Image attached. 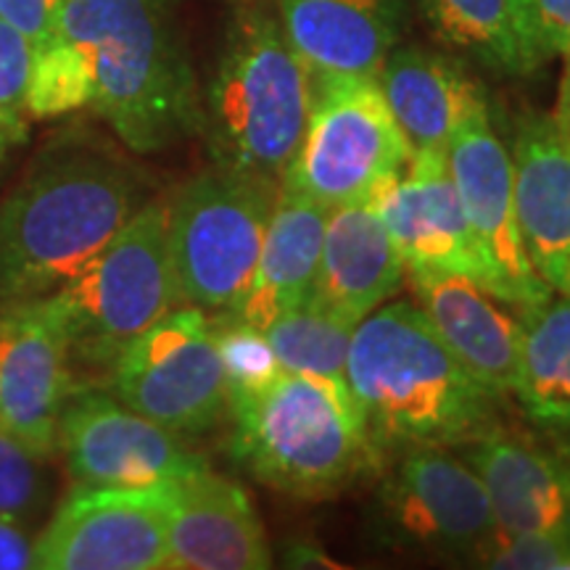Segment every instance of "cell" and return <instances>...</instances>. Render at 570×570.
I'll list each match as a JSON object with an SVG mask.
<instances>
[{
  "mask_svg": "<svg viewBox=\"0 0 570 570\" xmlns=\"http://www.w3.org/2000/svg\"><path fill=\"white\" fill-rule=\"evenodd\" d=\"M32 117L92 109L135 154L202 132V92L177 27V0H67L32 51Z\"/></svg>",
  "mask_w": 570,
  "mask_h": 570,
  "instance_id": "obj_1",
  "label": "cell"
},
{
  "mask_svg": "<svg viewBox=\"0 0 570 570\" xmlns=\"http://www.w3.org/2000/svg\"><path fill=\"white\" fill-rule=\"evenodd\" d=\"M148 177L104 142L53 138L0 202V298L59 288L148 204Z\"/></svg>",
  "mask_w": 570,
  "mask_h": 570,
  "instance_id": "obj_2",
  "label": "cell"
},
{
  "mask_svg": "<svg viewBox=\"0 0 570 570\" xmlns=\"http://www.w3.org/2000/svg\"><path fill=\"white\" fill-rule=\"evenodd\" d=\"M346 381L375 465L404 449H460L499 428V396L454 360L415 304L377 306L356 323Z\"/></svg>",
  "mask_w": 570,
  "mask_h": 570,
  "instance_id": "obj_3",
  "label": "cell"
},
{
  "mask_svg": "<svg viewBox=\"0 0 570 570\" xmlns=\"http://www.w3.org/2000/svg\"><path fill=\"white\" fill-rule=\"evenodd\" d=\"M315 77L277 13L246 6L227 27L202 96V135L217 167L283 180L309 122Z\"/></svg>",
  "mask_w": 570,
  "mask_h": 570,
  "instance_id": "obj_4",
  "label": "cell"
},
{
  "mask_svg": "<svg viewBox=\"0 0 570 570\" xmlns=\"http://www.w3.org/2000/svg\"><path fill=\"white\" fill-rule=\"evenodd\" d=\"M230 452L256 481L298 499H325L375 468L360 420L309 377L283 373L227 399Z\"/></svg>",
  "mask_w": 570,
  "mask_h": 570,
  "instance_id": "obj_5",
  "label": "cell"
},
{
  "mask_svg": "<svg viewBox=\"0 0 570 570\" xmlns=\"http://www.w3.org/2000/svg\"><path fill=\"white\" fill-rule=\"evenodd\" d=\"M69 354L106 365L167 312L183 306L167 235V204L148 202L51 294Z\"/></svg>",
  "mask_w": 570,
  "mask_h": 570,
  "instance_id": "obj_6",
  "label": "cell"
},
{
  "mask_svg": "<svg viewBox=\"0 0 570 570\" xmlns=\"http://www.w3.org/2000/svg\"><path fill=\"white\" fill-rule=\"evenodd\" d=\"M281 180L217 167L167 204V235L183 304L235 315L252 288Z\"/></svg>",
  "mask_w": 570,
  "mask_h": 570,
  "instance_id": "obj_7",
  "label": "cell"
},
{
  "mask_svg": "<svg viewBox=\"0 0 570 570\" xmlns=\"http://www.w3.org/2000/svg\"><path fill=\"white\" fill-rule=\"evenodd\" d=\"M410 156L377 77H323L315 80L309 122L281 188L336 209L367 202Z\"/></svg>",
  "mask_w": 570,
  "mask_h": 570,
  "instance_id": "obj_8",
  "label": "cell"
},
{
  "mask_svg": "<svg viewBox=\"0 0 570 570\" xmlns=\"http://www.w3.org/2000/svg\"><path fill=\"white\" fill-rule=\"evenodd\" d=\"M111 396L177 436H196L227 415V383L212 317L177 306L111 362Z\"/></svg>",
  "mask_w": 570,
  "mask_h": 570,
  "instance_id": "obj_9",
  "label": "cell"
},
{
  "mask_svg": "<svg viewBox=\"0 0 570 570\" xmlns=\"http://www.w3.org/2000/svg\"><path fill=\"white\" fill-rule=\"evenodd\" d=\"M370 518L381 544L468 562L497 533L481 479L446 446L394 454Z\"/></svg>",
  "mask_w": 570,
  "mask_h": 570,
  "instance_id": "obj_10",
  "label": "cell"
},
{
  "mask_svg": "<svg viewBox=\"0 0 570 570\" xmlns=\"http://www.w3.org/2000/svg\"><path fill=\"white\" fill-rule=\"evenodd\" d=\"M167 483L85 487L77 483L32 541L42 570L167 568Z\"/></svg>",
  "mask_w": 570,
  "mask_h": 570,
  "instance_id": "obj_11",
  "label": "cell"
},
{
  "mask_svg": "<svg viewBox=\"0 0 570 570\" xmlns=\"http://www.w3.org/2000/svg\"><path fill=\"white\" fill-rule=\"evenodd\" d=\"M446 164L462 212L491 277V294L504 304L539 306L554 296L531 267L515 214L512 156L489 114L462 125L446 146Z\"/></svg>",
  "mask_w": 570,
  "mask_h": 570,
  "instance_id": "obj_12",
  "label": "cell"
},
{
  "mask_svg": "<svg viewBox=\"0 0 570 570\" xmlns=\"http://www.w3.org/2000/svg\"><path fill=\"white\" fill-rule=\"evenodd\" d=\"M59 452L85 487H156L206 468L183 436L109 394H71L59 423Z\"/></svg>",
  "mask_w": 570,
  "mask_h": 570,
  "instance_id": "obj_13",
  "label": "cell"
},
{
  "mask_svg": "<svg viewBox=\"0 0 570 570\" xmlns=\"http://www.w3.org/2000/svg\"><path fill=\"white\" fill-rule=\"evenodd\" d=\"M407 269L465 275L491 294V277L449 175L446 151H412L410 161L370 196Z\"/></svg>",
  "mask_w": 570,
  "mask_h": 570,
  "instance_id": "obj_14",
  "label": "cell"
},
{
  "mask_svg": "<svg viewBox=\"0 0 570 570\" xmlns=\"http://www.w3.org/2000/svg\"><path fill=\"white\" fill-rule=\"evenodd\" d=\"M69 344L42 298L0 312V425L42 460L59 452L69 383Z\"/></svg>",
  "mask_w": 570,
  "mask_h": 570,
  "instance_id": "obj_15",
  "label": "cell"
},
{
  "mask_svg": "<svg viewBox=\"0 0 570 570\" xmlns=\"http://www.w3.org/2000/svg\"><path fill=\"white\" fill-rule=\"evenodd\" d=\"M515 214L531 267L554 296H570V125L531 114L512 146Z\"/></svg>",
  "mask_w": 570,
  "mask_h": 570,
  "instance_id": "obj_16",
  "label": "cell"
},
{
  "mask_svg": "<svg viewBox=\"0 0 570 570\" xmlns=\"http://www.w3.org/2000/svg\"><path fill=\"white\" fill-rule=\"evenodd\" d=\"M167 568L265 570L273 550L252 499L209 468L169 481Z\"/></svg>",
  "mask_w": 570,
  "mask_h": 570,
  "instance_id": "obj_17",
  "label": "cell"
},
{
  "mask_svg": "<svg viewBox=\"0 0 570 570\" xmlns=\"http://www.w3.org/2000/svg\"><path fill=\"white\" fill-rule=\"evenodd\" d=\"M417 306L454 360L499 399L512 396L523 320L508 304L465 275L444 269H407Z\"/></svg>",
  "mask_w": 570,
  "mask_h": 570,
  "instance_id": "obj_18",
  "label": "cell"
},
{
  "mask_svg": "<svg viewBox=\"0 0 570 570\" xmlns=\"http://www.w3.org/2000/svg\"><path fill=\"white\" fill-rule=\"evenodd\" d=\"M277 19L315 80L377 77L404 32V0H277Z\"/></svg>",
  "mask_w": 570,
  "mask_h": 570,
  "instance_id": "obj_19",
  "label": "cell"
},
{
  "mask_svg": "<svg viewBox=\"0 0 570 570\" xmlns=\"http://www.w3.org/2000/svg\"><path fill=\"white\" fill-rule=\"evenodd\" d=\"M487 489L497 533L570 537V462L497 428L460 446Z\"/></svg>",
  "mask_w": 570,
  "mask_h": 570,
  "instance_id": "obj_20",
  "label": "cell"
},
{
  "mask_svg": "<svg viewBox=\"0 0 570 570\" xmlns=\"http://www.w3.org/2000/svg\"><path fill=\"white\" fill-rule=\"evenodd\" d=\"M404 275L407 262L370 198L331 209L312 296L317 304L356 325L396 294Z\"/></svg>",
  "mask_w": 570,
  "mask_h": 570,
  "instance_id": "obj_21",
  "label": "cell"
},
{
  "mask_svg": "<svg viewBox=\"0 0 570 570\" xmlns=\"http://www.w3.org/2000/svg\"><path fill=\"white\" fill-rule=\"evenodd\" d=\"M377 85L412 151H446L462 125L489 114L487 92L458 61L420 46H396Z\"/></svg>",
  "mask_w": 570,
  "mask_h": 570,
  "instance_id": "obj_22",
  "label": "cell"
},
{
  "mask_svg": "<svg viewBox=\"0 0 570 570\" xmlns=\"http://www.w3.org/2000/svg\"><path fill=\"white\" fill-rule=\"evenodd\" d=\"M327 214L331 209L325 206L281 188L269 214L252 288L235 317L262 331L277 315L315 296Z\"/></svg>",
  "mask_w": 570,
  "mask_h": 570,
  "instance_id": "obj_23",
  "label": "cell"
},
{
  "mask_svg": "<svg viewBox=\"0 0 570 570\" xmlns=\"http://www.w3.org/2000/svg\"><path fill=\"white\" fill-rule=\"evenodd\" d=\"M523 352L512 396L533 425L570 436V296L520 309Z\"/></svg>",
  "mask_w": 570,
  "mask_h": 570,
  "instance_id": "obj_24",
  "label": "cell"
},
{
  "mask_svg": "<svg viewBox=\"0 0 570 570\" xmlns=\"http://www.w3.org/2000/svg\"><path fill=\"white\" fill-rule=\"evenodd\" d=\"M354 327V323L333 315L331 309H325L323 304L309 298L306 304L277 315L262 331H265L269 346H273L285 373L309 377V381L320 383L360 420V412L354 407L352 391H348L346 381V360Z\"/></svg>",
  "mask_w": 570,
  "mask_h": 570,
  "instance_id": "obj_25",
  "label": "cell"
},
{
  "mask_svg": "<svg viewBox=\"0 0 570 570\" xmlns=\"http://www.w3.org/2000/svg\"><path fill=\"white\" fill-rule=\"evenodd\" d=\"M417 6L436 38L454 51L497 75H529L512 0H417Z\"/></svg>",
  "mask_w": 570,
  "mask_h": 570,
  "instance_id": "obj_26",
  "label": "cell"
},
{
  "mask_svg": "<svg viewBox=\"0 0 570 570\" xmlns=\"http://www.w3.org/2000/svg\"><path fill=\"white\" fill-rule=\"evenodd\" d=\"M212 327L225 367L227 399L265 386L283 373L265 331L235 315H214Z\"/></svg>",
  "mask_w": 570,
  "mask_h": 570,
  "instance_id": "obj_27",
  "label": "cell"
},
{
  "mask_svg": "<svg viewBox=\"0 0 570 570\" xmlns=\"http://www.w3.org/2000/svg\"><path fill=\"white\" fill-rule=\"evenodd\" d=\"M48 475L42 458L0 425V518L30 529L46 508Z\"/></svg>",
  "mask_w": 570,
  "mask_h": 570,
  "instance_id": "obj_28",
  "label": "cell"
},
{
  "mask_svg": "<svg viewBox=\"0 0 570 570\" xmlns=\"http://www.w3.org/2000/svg\"><path fill=\"white\" fill-rule=\"evenodd\" d=\"M30 42L0 21V164L30 135Z\"/></svg>",
  "mask_w": 570,
  "mask_h": 570,
  "instance_id": "obj_29",
  "label": "cell"
},
{
  "mask_svg": "<svg viewBox=\"0 0 570 570\" xmlns=\"http://www.w3.org/2000/svg\"><path fill=\"white\" fill-rule=\"evenodd\" d=\"M512 11L529 75L570 59V0H512Z\"/></svg>",
  "mask_w": 570,
  "mask_h": 570,
  "instance_id": "obj_30",
  "label": "cell"
},
{
  "mask_svg": "<svg viewBox=\"0 0 570 570\" xmlns=\"http://www.w3.org/2000/svg\"><path fill=\"white\" fill-rule=\"evenodd\" d=\"M470 566L497 570H570V537L562 533H494Z\"/></svg>",
  "mask_w": 570,
  "mask_h": 570,
  "instance_id": "obj_31",
  "label": "cell"
},
{
  "mask_svg": "<svg viewBox=\"0 0 570 570\" xmlns=\"http://www.w3.org/2000/svg\"><path fill=\"white\" fill-rule=\"evenodd\" d=\"M67 0H0V21L30 42L32 51L51 38Z\"/></svg>",
  "mask_w": 570,
  "mask_h": 570,
  "instance_id": "obj_32",
  "label": "cell"
},
{
  "mask_svg": "<svg viewBox=\"0 0 570 570\" xmlns=\"http://www.w3.org/2000/svg\"><path fill=\"white\" fill-rule=\"evenodd\" d=\"M35 568L32 541L24 529L0 518V570Z\"/></svg>",
  "mask_w": 570,
  "mask_h": 570,
  "instance_id": "obj_33",
  "label": "cell"
},
{
  "mask_svg": "<svg viewBox=\"0 0 570 570\" xmlns=\"http://www.w3.org/2000/svg\"><path fill=\"white\" fill-rule=\"evenodd\" d=\"M560 106H570V69H568V77H566V90H562V104Z\"/></svg>",
  "mask_w": 570,
  "mask_h": 570,
  "instance_id": "obj_34",
  "label": "cell"
},
{
  "mask_svg": "<svg viewBox=\"0 0 570 570\" xmlns=\"http://www.w3.org/2000/svg\"><path fill=\"white\" fill-rule=\"evenodd\" d=\"M558 117L562 119V122H568V125H570V106H560Z\"/></svg>",
  "mask_w": 570,
  "mask_h": 570,
  "instance_id": "obj_35",
  "label": "cell"
}]
</instances>
